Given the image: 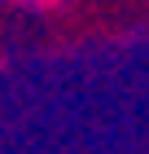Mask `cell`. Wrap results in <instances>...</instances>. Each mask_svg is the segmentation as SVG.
<instances>
[{"label": "cell", "instance_id": "cell-1", "mask_svg": "<svg viewBox=\"0 0 149 154\" xmlns=\"http://www.w3.org/2000/svg\"><path fill=\"white\" fill-rule=\"evenodd\" d=\"M40 5H53V0H40Z\"/></svg>", "mask_w": 149, "mask_h": 154}]
</instances>
